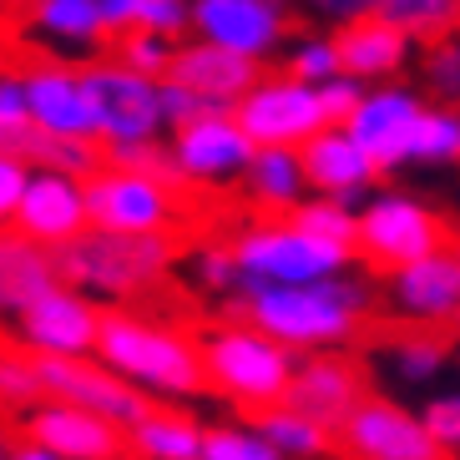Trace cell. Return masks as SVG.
<instances>
[{"label": "cell", "mask_w": 460, "mask_h": 460, "mask_svg": "<svg viewBox=\"0 0 460 460\" xmlns=\"http://www.w3.org/2000/svg\"><path fill=\"white\" fill-rule=\"evenodd\" d=\"M238 314L269 339H279L284 349H294L298 359L304 354H334L369 334L375 288L365 279H349V273L294 288H253V294L238 298Z\"/></svg>", "instance_id": "cell-1"}, {"label": "cell", "mask_w": 460, "mask_h": 460, "mask_svg": "<svg viewBox=\"0 0 460 460\" xmlns=\"http://www.w3.org/2000/svg\"><path fill=\"white\" fill-rule=\"evenodd\" d=\"M96 359L142 394H163V400H198V394H208L203 339L182 334L177 324L152 319L142 309L102 314Z\"/></svg>", "instance_id": "cell-2"}, {"label": "cell", "mask_w": 460, "mask_h": 460, "mask_svg": "<svg viewBox=\"0 0 460 460\" xmlns=\"http://www.w3.org/2000/svg\"><path fill=\"white\" fill-rule=\"evenodd\" d=\"M203 365L208 390L248 415H263V410L288 405L298 354L269 339L263 329H253L248 319H233V324H213L203 334Z\"/></svg>", "instance_id": "cell-3"}, {"label": "cell", "mask_w": 460, "mask_h": 460, "mask_svg": "<svg viewBox=\"0 0 460 460\" xmlns=\"http://www.w3.org/2000/svg\"><path fill=\"white\" fill-rule=\"evenodd\" d=\"M61 279L71 288H82L86 298L107 304V309H127L132 298L152 294L177 263V238H127V233H102L92 228L71 248H61Z\"/></svg>", "instance_id": "cell-4"}, {"label": "cell", "mask_w": 460, "mask_h": 460, "mask_svg": "<svg viewBox=\"0 0 460 460\" xmlns=\"http://www.w3.org/2000/svg\"><path fill=\"white\" fill-rule=\"evenodd\" d=\"M233 258H238V279L243 294L253 288H294V284H319V279H339L359 263L354 248L324 243L294 223V217H258L233 238ZM238 294V298H243Z\"/></svg>", "instance_id": "cell-5"}, {"label": "cell", "mask_w": 460, "mask_h": 460, "mask_svg": "<svg viewBox=\"0 0 460 460\" xmlns=\"http://www.w3.org/2000/svg\"><path fill=\"white\" fill-rule=\"evenodd\" d=\"M446 243H450L446 217L435 208H425L420 198H410V192H375L359 208V243H354V253L379 279L440 253Z\"/></svg>", "instance_id": "cell-6"}, {"label": "cell", "mask_w": 460, "mask_h": 460, "mask_svg": "<svg viewBox=\"0 0 460 460\" xmlns=\"http://www.w3.org/2000/svg\"><path fill=\"white\" fill-rule=\"evenodd\" d=\"M82 82L96 107V142L107 152L163 142V132H167L163 82H152V76L122 66V61H86Z\"/></svg>", "instance_id": "cell-7"}, {"label": "cell", "mask_w": 460, "mask_h": 460, "mask_svg": "<svg viewBox=\"0 0 460 460\" xmlns=\"http://www.w3.org/2000/svg\"><path fill=\"white\" fill-rule=\"evenodd\" d=\"M92 192V228L102 233H127V238H172L177 217H182V198L172 182L152 172H132V167L107 163L86 182Z\"/></svg>", "instance_id": "cell-8"}, {"label": "cell", "mask_w": 460, "mask_h": 460, "mask_svg": "<svg viewBox=\"0 0 460 460\" xmlns=\"http://www.w3.org/2000/svg\"><path fill=\"white\" fill-rule=\"evenodd\" d=\"M102 304L86 298L82 288H51L46 298H36L26 314L11 319V344L36 354V359H92L96 334H102Z\"/></svg>", "instance_id": "cell-9"}, {"label": "cell", "mask_w": 460, "mask_h": 460, "mask_svg": "<svg viewBox=\"0 0 460 460\" xmlns=\"http://www.w3.org/2000/svg\"><path fill=\"white\" fill-rule=\"evenodd\" d=\"M238 122L253 137V147H294V152H304L319 132L334 127L319 86H304L294 76H263L238 102Z\"/></svg>", "instance_id": "cell-10"}, {"label": "cell", "mask_w": 460, "mask_h": 460, "mask_svg": "<svg viewBox=\"0 0 460 460\" xmlns=\"http://www.w3.org/2000/svg\"><path fill=\"white\" fill-rule=\"evenodd\" d=\"M379 304L405 329H446V324L456 329V319H460V243L450 238L440 253L390 273L385 288H379Z\"/></svg>", "instance_id": "cell-11"}, {"label": "cell", "mask_w": 460, "mask_h": 460, "mask_svg": "<svg viewBox=\"0 0 460 460\" xmlns=\"http://www.w3.org/2000/svg\"><path fill=\"white\" fill-rule=\"evenodd\" d=\"M339 450L349 460H450L425 430L420 410L400 405L390 394H369L339 430Z\"/></svg>", "instance_id": "cell-12"}, {"label": "cell", "mask_w": 460, "mask_h": 460, "mask_svg": "<svg viewBox=\"0 0 460 460\" xmlns=\"http://www.w3.org/2000/svg\"><path fill=\"white\" fill-rule=\"evenodd\" d=\"M36 375H41V394L46 400H61V405H82L92 415L111 420L132 430L137 420L152 410V400L142 390H132L122 375H111L102 359H36Z\"/></svg>", "instance_id": "cell-13"}, {"label": "cell", "mask_w": 460, "mask_h": 460, "mask_svg": "<svg viewBox=\"0 0 460 460\" xmlns=\"http://www.w3.org/2000/svg\"><path fill=\"white\" fill-rule=\"evenodd\" d=\"M15 435L31 440V446L56 450L61 460H127V430L111 425V420L92 415L82 405H61V400H41L15 415Z\"/></svg>", "instance_id": "cell-14"}, {"label": "cell", "mask_w": 460, "mask_h": 460, "mask_svg": "<svg viewBox=\"0 0 460 460\" xmlns=\"http://www.w3.org/2000/svg\"><path fill=\"white\" fill-rule=\"evenodd\" d=\"M11 233L51 248V253H61L76 238H86L92 233V192H86V182L36 167L31 188H26V203L15 208V217H11Z\"/></svg>", "instance_id": "cell-15"}, {"label": "cell", "mask_w": 460, "mask_h": 460, "mask_svg": "<svg viewBox=\"0 0 460 460\" xmlns=\"http://www.w3.org/2000/svg\"><path fill=\"white\" fill-rule=\"evenodd\" d=\"M172 157L188 188H228V182L248 177L258 147L238 117H208L198 127L172 132Z\"/></svg>", "instance_id": "cell-16"}, {"label": "cell", "mask_w": 460, "mask_h": 460, "mask_svg": "<svg viewBox=\"0 0 460 460\" xmlns=\"http://www.w3.org/2000/svg\"><path fill=\"white\" fill-rule=\"evenodd\" d=\"M369 375L354 354L334 349V354H304L294 375V390H288V405L304 410L309 420H319L324 430H344L349 415L369 400Z\"/></svg>", "instance_id": "cell-17"}, {"label": "cell", "mask_w": 460, "mask_h": 460, "mask_svg": "<svg viewBox=\"0 0 460 460\" xmlns=\"http://www.w3.org/2000/svg\"><path fill=\"white\" fill-rule=\"evenodd\" d=\"M15 71H21V82H26V102H31L36 132L96 142V107H92V96H86L82 66L36 56V61H26V66H15Z\"/></svg>", "instance_id": "cell-18"}, {"label": "cell", "mask_w": 460, "mask_h": 460, "mask_svg": "<svg viewBox=\"0 0 460 460\" xmlns=\"http://www.w3.org/2000/svg\"><path fill=\"white\" fill-rule=\"evenodd\" d=\"M192 31H198V41L263 61L284 46L288 15L279 0H192Z\"/></svg>", "instance_id": "cell-19"}, {"label": "cell", "mask_w": 460, "mask_h": 460, "mask_svg": "<svg viewBox=\"0 0 460 460\" xmlns=\"http://www.w3.org/2000/svg\"><path fill=\"white\" fill-rule=\"evenodd\" d=\"M420 117H425V102L415 92H405V86H375L344 127L375 157L379 172H394V167H410V142H415Z\"/></svg>", "instance_id": "cell-20"}, {"label": "cell", "mask_w": 460, "mask_h": 460, "mask_svg": "<svg viewBox=\"0 0 460 460\" xmlns=\"http://www.w3.org/2000/svg\"><path fill=\"white\" fill-rule=\"evenodd\" d=\"M21 36L51 61H82L111 41L102 0H26V31Z\"/></svg>", "instance_id": "cell-21"}, {"label": "cell", "mask_w": 460, "mask_h": 460, "mask_svg": "<svg viewBox=\"0 0 460 460\" xmlns=\"http://www.w3.org/2000/svg\"><path fill=\"white\" fill-rule=\"evenodd\" d=\"M167 82L188 86V92L238 111V102L263 82V71H258V61H248V56H238V51H223V46H213V41H188V46H177Z\"/></svg>", "instance_id": "cell-22"}, {"label": "cell", "mask_w": 460, "mask_h": 460, "mask_svg": "<svg viewBox=\"0 0 460 460\" xmlns=\"http://www.w3.org/2000/svg\"><path fill=\"white\" fill-rule=\"evenodd\" d=\"M304 167H309V182L319 198H339L349 208H354V198H365L375 188V177H379L375 157L349 137V127H329V132L314 137L304 147Z\"/></svg>", "instance_id": "cell-23"}, {"label": "cell", "mask_w": 460, "mask_h": 460, "mask_svg": "<svg viewBox=\"0 0 460 460\" xmlns=\"http://www.w3.org/2000/svg\"><path fill=\"white\" fill-rule=\"evenodd\" d=\"M61 258L51 248L31 243L21 233H5V243H0V304L5 314H26L36 298H46L51 288H61Z\"/></svg>", "instance_id": "cell-24"}, {"label": "cell", "mask_w": 460, "mask_h": 460, "mask_svg": "<svg viewBox=\"0 0 460 460\" xmlns=\"http://www.w3.org/2000/svg\"><path fill=\"white\" fill-rule=\"evenodd\" d=\"M309 167H304V152L294 147H258L253 167L243 177V192L258 213L269 217H294L298 208L309 203Z\"/></svg>", "instance_id": "cell-25"}, {"label": "cell", "mask_w": 460, "mask_h": 460, "mask_svg": "<svg viewBox=\"0 0 460 460\" xmlns=\"http://www.w3.org/2000/svg\"><path fill=\"white\" fill-rule=\"evenodd\" d=\"M339 61H344V76L354 82H375V76H394V71L410 61V36L379 15H365L354 26H339Z\"/></svg>", "instance_id": "cell-26"}, {"label": "cell", "mask_w": 460, "mask_h": 460, "mask_svg": "<svg viewBox=\"0 0 460 460\" xmlns=\"http://www.w3.org/2000/svg\"><path fill=\"white\" fill-rule=\"evenodd\" d=\"M375 365L400 385V390H430L450 369V344L440 329H400V334L375 344Z\"/></svg>", "instance_id": "cell-27"}, {"label": "cell", "mask_w": 460, "mask_h": 460, "mask_svg": "<svg viewBox=\"0 0 460 460\" xmlns=\"http://www.w3.org/2000/svg\"><path fill=\"white\" fill-rule=\"evenodd\" d=\"M127 446L137 460H203L208 446V425L177 405H152L147 415L127 430Z\"/></svg>", "instance_id": "cell-28"}, {"label": "cell", "mask_w": 460, "mask_h": 460, "mask_svg": "<svg viewBox=\"0 0 460 460\" xmlns=\"http://www.w3.org/2000/svg\"><path fill=\"white\" fill-rule=\"evenodd\" d=\"M111 41L132 36V31H152V36H182L192 26V5L188 0H102Z\"/></svg>", "instance_id": "cell-29"}, {"label": "cell", "mask_w": 460, "mask_h": 460, "mask_svg": "<svg viewBox=\"0 0 460 460\" xmlns=\"http://www.w3.org/2000/svg\"><path fill=\"white\" fill-rule=\"evenodd\" d=\"M253 425L279 446L284 460H324L329 450H334V440H339L334 430H324L319 420H309L304 410H294V405L263 410V415H253Z\"/></svg>", "instance_id": "cell-30"}, {"label": "cell", "mask_w": 460, "mask_h": 460, "mask_svg": "<svg viewBox=\"0 0 460 460\" xmlns=\"http://www.w3.org/2000/svg\"><path fill=\"white\" fill-rule=\"evenodd\" d=\"M15 157H26L31 167H46V172H66L92 182L102 167H107V147L102 142H82V137H51V132H31L21 142Z\"/></svg>", "instance_id": "cell-31"}, {"label": "cell", "mask_w": 460, "mask_h": 460, "mask_svg": "<svg viewBox=\"0 0 460 460\" xmlns=\"http://www.w3.org/2000/svg\"><path fill=\"white\" fill-rule=\"evenodd\" d=\"M379 21H390L410 41H440L460 31V0H379Z\"/></svg>", "instance_id": "cell-32"}, {"label": "cell", "mask_w": 460, "mask_h": 460, "mask_svg": "<svg viewBox=\"0 0 460 460\" xmlns=\"http://www.w3.org/2000/svg\"><path fill=\"white\" fill-rule=\"evenodd\" d=\"M460 163V111L425 107L410 142V167H456Z\"/></svg>", "instance_id": "cell-33"}, {"label": "cell", "mask_w": 460, "mask_h": 460, "mask_svg": "<svg viewBox=\"0 0 460 460\" xmlns=\"http://www.w3.org/2000/svg\"><path fill=\"white\" fill-rule=\"evenodd\" d=\"M203 460H284V456L253 420H223V425H208Z\"/></svg>", "instance_id": "cell-34"}, {"label": "cell", "mask_w": 460, "mask_h": 460, "mask_svg": "<svg viewBox=\"0 0 460 460\" xmlns=\"http://www.w3.org/2000/svg\"><path fill=\"white\" fill-rule=\"evenodd\" d=\"M294 223L324 243H339V248H354L359 243V213L339 198H309V203L294 213Z\"/></svg>", "instance_id": "cell-35"}, {"label": "cell", "mask_w": 460, "mask_h": 460, "mask_svg": "<svg viewBox=\"0 0 460 460\" xmlns=\"http://www.w3.org/2000/svg\"><path fill=\"white\" fill-rule=\"evenodd\" d=\"M420 82H425V92L435 96V107L460 111V31H456V36L430 41L425 66H420Z\"/></svg>", "instance_id": "cell-36"}, {"label": "cell", "mask_w": 460, "mask_h": 460, "mask_svg": "<svg viewBox=\"0 0 460 460\" xmlns=\"http://www.w3.org/2000/svg\"><path fill=\"white\" fill-rule=\"evenodd\" d=\"M172 56H177V46L167 41V36H152V31H132V36H117V41H111V61L142 71L152 82H167Z\"/></svg>", "instance_id": "cell-37"}, {"label": "cell", "mask_w": 460, "mask_h": 460, "mask_svg": "<svg viewBox=\"0 0 460 460\" xmlns=\"http://www.w3.org/2000/svg\"><path fill=\"white\" fill-rule=\"evenodd\" d=\"M288 76L304 82V86H329L334 76H344L339 41H334V36H304V41L288 51Z\"/></svg>", "instance_id": "cell-38"}, {"label": "cell", "mask_w": 460, "mask_h": 460, "mask_svg": "<svg viewBox=\"0 0 460 460\" xmlns=\"http://www.w3.org/2000/svg\"><path fill=\"white\" fill-rule=\"evenodd\" d=\"M0 394H5V410H31V405H41L46 394H41V375H36V354L26 349H5V365H0Z\"/></svg>", "instance_id": "cell-39"}, {"label": "cell", "mask_w": 460, "mask_h": 460, "mask_svg": "<svg viewBox=\"0 0 460 460\" xmlns=\"http://www.w3.org/2000/svg\"><path fill=\"white\" fill-rule=\"evenodd\" d=\"M36 132L31 122V102H26V82H21V71H5V82H0V147L5 152H21V142Z\"/></svg>", "instance_id": "cell-40"}, {"label": "cell", "mask_w": 460, "mask_h": 460, "mask_svg": "<svg viewBox=\"0 0 460 460\" xmlns=\"http://www.w3.org/2000/svg\"><path fill=\"white\" fill-rule=\"evenodd\" d=\"M192 279H198V288H208V294H223V298H238V294H243L238 258H233L228 243L198 248V253H192Z\"/></svg>", "instance_id": "cell-41"}, {"label": "cell", "mask_w": 460, "mask_h": 460, "mask_svg": "<svg viewBox=\"0 0 460 460\" xmlns=\"http://www.w3.org/2000/svg\"><path fill=\"white\" fill-rule=\"evenodd\" d=\"M163 111H167V127H172V132H182V127H198V122H208V117H238L233 107H223V102H208V96L188 92V86H177V82H163Z\"/></svg>", "instance_id": "cell-42"}, {"label": "cell", "mask_w": 460, "mask_h": 460, "mask_svg": "<svg viewBox=\"0 0 460 460\" xmlns=\"http://www.w3.org/2000/svg\"><path fill=\"white\" fill-rule=\"evenodd\" d=\"M425 430L435 435V446L446 456H460V390H435L425 405H420Z\"/></svg>", "instance_id": "cell-43"}, {"label": "cell", "mask_w": 460, "mask_h": 460, "mask_svg": "<svg viewBox=\"0 0 460 460\" xmlns=\"http://www.w3.org/2000/svg\"><path fill=\"white\" fill-rule=\"evenodd\" d=\"M31 172H36V167H31L26 157H15V152H5V157H0V213H5V223L15 217V208L26 203Z\"/></svg>", "instance_id": "cell-44"}, {"label": "cell", "mask_w": 460, "mask_h": 460, "mask_svg": "<svg viewBox=\"0 0 460 460\" xmlns=\"http://www.w3.org/2000/svg\"><path fill=\"white\" fill-rule=\"evenodd\" d=\"M319 96H324V107H329V122L344 127L359 111V102H365V82H354V76H334L329 86H319Z\"/></svg>", "instance_id": "cell-45"}, {"label": "cell", "mask_w": 460, "mask_h": 460, "mask_svg": "<svg viewBox=\"0 0 460 460\" xmlns=\"http://www.w3.org/2000/svg\"><path fill=\"white\" fill-rule=\"evenodd\" d=\"M314 15H324V21H339V26H354V21H365V15H379V0H304Z\"/></svg>", "instance_id": "cell-46"}, {"label": "cell", "mask_w": 460, "mask_h": 460, "mask_svg": "<svg viewBox=\"0 0 460 460\" xmlns=\"http://www.w3.org/2000/svg\"><path fill=\"white\" fill-rule=\"evenodd\" d=\"M5 460H61L56 450H46V446H31V440H21L15 435L11 446H5Z\"/></svg>", "instance_id": "cell-47"}, {"label": "cell", "mask_w": 460, "mask_h": 460, "mask_svg": "<svg viewBox=\"0 0 460 460\" xmlns=\"http://www.w3.org/2000/svg\"><path fill=\"white\" fill-rule=\"evenodd\" d=\"M456 334H460V319H456Z\"/></svg>", "instance_id": "cell-48"}, {"label": "cell", "mask_w": 460, "mask_h": 460, "mask_svg": "<svg viewBox=\"0 0 460 460\" xmlns=\"http://www.w3.org/2000/svg\"><path fill=\"white\" fill-rule=\"evenodd\" d=\"M279 5H284V0H279Z\"/></svg>", "instance_id": "cell-49"}]
</instances>
